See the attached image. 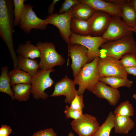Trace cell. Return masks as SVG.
<instances>
[{
    "instance_id": "cell-20",
    "label": "cell",
    "mask_w": 136,
    "mask_h": 136,
    "mask_svg": "<svg viewBox=\"0 0 136 136\" xmlns=\"http://www.w3.org/2000/svg\"><path fill=\"white\" fill-rule=\"evenodd\" d=\"M16 52L19 55L32 59L39 58L40 56L38 48L29 41H26L24 44L19 45Z\"/></svg>"
},
{
    "instance_id": "cell-29",
    "label": "cell",
    "mask_w": 136,
    "mask_h": 136,
    "mask_svg": "<svg viewBox=\"0 0 136 136\" xmlns=\"http://www.w3.org/2000/svg\"><path fill=\"white\" fill-rule=\"evenodd\" d=\"M13 13L14 19V26H17L19 25L23 10L24 6L25 0H13Z\"/></svg>"
},
{
    "instance_id": "cell-15",
    "label": "cell",
    "mask_w": 136,
    "mask_h": 136,
    "mask_svg": "<svg viewBox=\"0 0 136 136\" xmlns=\"http://www.w3.org/2000/svg\"><path fill=\"white\" fill-rule=\"evenodd\" d=\"M92 92L97 97L106 100L111 105L113 106L117 104L120 96V92L117 89L99 81Z\"/></svg>"
},
{
    "instance_id": "cell-30",
    "label": "cell",
    "mask_w": 136,
    "mask_h": 136,
    "mask_svg": "<svg viewBox=\"0 0 136 136\" xmlns=\"http://www.w3.org/2000/svg\"><path fill=\"white\" fill-rule=\"evenodd\" d=\"M120 61L124 68L136 66V53H128L123 55Z\"/></svg>"
},
{
    "instance_id": "cell-32",
    "label": "cell",
    "mask_w": 136,
    "mask_h": 136,
    "mask_svg": "<svg viewBox=\"0 0 136 136\" xmlns=\"http://www.w3.org/2000/svg\"><path fill=\"white\" fill-rule=\"evenodd\" d=\"M79 0H65L58 12L61 14L69 12L74 6L79 3Z\"/></svg>"
},
{
    "instance_id": "cell-40",
    "label": "cell",
    "mask_w": 136,
    "mask_h": 136,
    "mask_svg": "<svg viewBox=\"0 0 136 136\" xmlns=\"http://www.w3.org/2000/svg\"><path fill=\"white\" fill-rule=\"evenodd\" d=\"M131 29L132 31L133 30L136 31V21L134 26L131 28Z\"/></svg>"
},
{
    "instance_id": "cell-36",
    "label": "cell",
    "mask_w": 136,
    "mask_h": 136,
    "mask_svg": "<svg viewBox=\"0 0 136 136\" xmlns=\"http://www.w3.org/2000/svg\"><path fill=\"white\" fill-rule=\"evenodd\" d=\"M59 1V0H53L52 2L49 6L47 11L49 15H51L53 14V11L54 10V6L56 3Z\"/></svg>"
},
{
    "instance_id": "cell-1",
    "label": "cell",
    "mask_w": 136,
    "mask_h": 136,
    "mask_svg": "<svg viewBox=\"0 0 136 136\" xmlns=\"http://www.w3.org/2000/svg\"><path fill=\"white\" fill-rule=\"evenodd\" d=\"M13 1L0 0V36L8 47L13 66L15 68L18 66V58L14 50L13 39Z\"/></svg>"
},
{
    "instance_id": "cell-11",
    "label": "cell",
    "mask_w": 136,
    "mask_h": 136,
    "mask_svg": "<svg viewBox=\"0 0 136 136\" xmlns=\"http://www.w3.org/2000/svg\"><path fill=\"white\" fill-rule=\"evenodd\" d=\"M71 125L72 129L79 136H93L99 126L96 118L87 114L73 120Z\"/></svg>"
},
{
    "instance_id": "cell-31",
    "label": "cell",
    "mask_w": 136,
    "mask_h": 136,
    "mask_svg": "<svg viewBox=\"0 0 136 136\" xmlns=\"http://www.w3.org/2000/svg\"><path fill=\"white\" fill-rule=\"evenodd\" d=\"M64 113L66 118H71L77 120L80 118L83 114L82 110L73 109L66 105L65 107Z\"/></svg>"
},
{
    "instance_id": "cell-21",
    "label": "cell",
    "mask_w": 136,
    "mask_h": 136,
    "mask_svg": "<svg viewBox=\"0 0 136 136\" xmlns=\"http://www.w3.org/2000/svg\"><path fill=\"white\" fill-rule=\"evenodd\" d=\"M11 87L19 84H31L32 77L28 73L19 69L14 68L8 73Z\"/></svg>"
},
{
    "instance_id": "cell-16",
    "label": "cell",
    "mask_w": 136,
    "mask_h": 136,
    "mask_svg": "<svg viewBox=\"0 0 136 136\" xmlns=\"http://www.w3.org/2000/svg\"><path fill=\"white\" fill-rule=\"evenodd\" d=\"M112 16L109 14L98 11L92 23L89 35L102 36L107 29Z\"/></svg>"
},
{
    "instance_id": "cell-42",
    "label": "cell",
    "mask_w": 136,
    "mask_h": 136,
    "mask_svg": "<svg viewBox=\"0 0 136 136\" xmlns=\"http://www.w3.org/2000/svg\"><path fill=\"white\" fill-rule=\"evenodd\" d=\"M133 98L135 99L136 101V93L134 94L133 96Z\"/></svg>"
},
{
    "instance_id": "cell-19",
    "label": "cell",
    "mask_w": 136,
    "mask_h": 136,
    "mask_svg": "<svg viewBox=\"0 0 136 136\" xmlns=\"http://www.w3.org/2000/svg\"><path fill=\"white\" fill-rule=\"evenodd\" d=\"M72 18L86 20L90 18L96 11L87 5L79 3L72 9Z\"/></svg>"
},
{
    "instance_id": "cell-37",
    "label": "cell",
    "mask_w": 136,
    "mask_h": 136,
    "mask_svg": "<svg viewBox=\"0 0 136 136\" xmlns=\"http://www.w3.org/2000/svg\"><path fill=\"white\" fill-rule=\"evenodd\" d=\"M124 69L127 74H131L136 76V66L126 68Z\"/></svg>"
},
{
    "instance_id": "cell-27",
    "label": "cell",
    "mask_w": 136,
    "mask_h": 136,
    "mask_svg": "<svg viewBox=\"0 0 136 136\" xmlns=\"http://www.w3.org/2000/svg\"><path fill=\"white\" fill-rule=\"evenodd\" d=\"M121 18L129 27L132 28L136 21V12L128 2L122 6Z\"/></svg>"
},
{
    "instance_id": "cell-24",
    "label": "cell",
    "mask_w": 136,
    "mask_h": 136,
    "mask_svg": "<svg viewBox=\"0 0 136 136\" xmlns=\"http://www.w3.org/2000/svg\"><path fill=\"white\" fill-rule=\"evenodd\" d=\"M8 67L7 65L1 68L0 76V92L8 95L13 100L15 99L14 94L11 88L10 79L8 76Z\"/></svg>"
},
{
    "instance_id": "cell-9",
    "label": "cell",
    "mask_w": 136,
    "mask_h": 136,
    "mask_svg": "<svg viewBox=\"0 0 136 136\" xmlns=\"http://www.w3.org/2000/svg\"><path fill=\"white\" fill-rule=\"evenodd\" d=\"M72 13L71 9L67 12L61 14L56 12L45 18L48 24L53 25L58 29L62 39L68 45L72 33L71 29Z\"/></svg>"
},
{
    "instance_id": "cell-8",
    "label": "cell",
    "mask_w": 136,
    "mask_h": 136,
    "mask_svg": "<svg viewBox=\"0 0 136 136\" xmlns=\"http://www.w3.org/2000/svg\"><path fill=\"white\" fill-rule=\"evenodd\" d=\"M33 8L30 4H25L19 24L20 28L27 34L32 29L45 30L48 25L45 19H40L37 16Z\"/></svg>"
},
{
    "instance_id": "cell-12",
    "label": "cell",
    "mask_w": 136,
    "mask_h": 136,
    "mask_svg": "<svg viewBox=\"0 0 136 136\" xmlns=\"http://www.w3.org/2000/svg\"><path fill=\"white\" fill-rule=\"evenodd\" d=\"M68 46L69 54L72 60L71 67L75 78L78 75L82 67L88 63V49L79 44L69 45Z\"/></svg>"
},
{
    "instance_id": "cell-45",
    "label": "cell",
    "mask_w": 136,
    "mask_h": 136,
    "mask_svg": "<svg viewBox=\"0 0 136 136\" xmlns=\"http://www.w3.org/2000/svg\"></svg>"
},
{
    "instance_id": "cell-39",
    "label": "cell",
    "mask_w": 136,
    "mask_h": 136,
    "mask_svg": "<svg viewBox=\"0 0 136 136\" xmlns=\"http://www.w3.org/2000/svg\"><path fill=\"white\" fill-rule=\"evenodd\" d=\"M129 3L136 12V0H129Z\"/></svg>"
},
{
    "instance_id": "cell-6",
    "label": "cell",
    "mask_w": 136,
    "mask_h": 136,
    "mask_svg": "<svg viewBox=\"0 0 136 136\" xmlns=\"http://www.w3.org/2000/svg\"><path fill=\"white\" fill-rule=\"evenodd\" d=\"M52 69L49 70H38L36 74L32 77L31 84V92L35 99H46L48 97L44 92L46 89L50 87L54 82L50 76V73L54 71Z\"/></svg>"
},
{
    "instance_id": "cell-17",
    "label": "cell",
    "mask_w": 136,
    "mask_h": 136,
    "mask_svg": "<svg viewBox=\"0 0 136 136\" xmlns=\"http://www.w3.org/2000/svg\"><path fill=\"white\" fill-rule=\"evenodd\" d=\"M97 12L98 11H96L90 18L86 20H79L72 18L71 24L72 33L81 36L89 35L92 23Z\"/></svg>"
},
{
    "instance_id": "cell-25",
    "label": "cell",
    "mask_w": 136,
    "mask_h": 136,
    "mask_svg": "<svg viewBox=\"0 0 136 136\" xmlns=\"http://www.w3.org/2000/svg\"><path fill=\"white\" fill-rule=\"evenodd\" d=\"M99 81L116 89L122 87H125L130 88L131 87L133 83L132 81L127 78H123L114 77H100Z\"/></svg>"
},
{
    "instance_id": "cell-2",
    "label": "cell",
    "mask_w": 136,
    "mask_h": 136,
    "mask_svg": "<svg viewBox=\"0 0 136 136\" xmlns=\"http://www.w3.org/2000/svg\"><path fill=\"white\" fill-rule=\"evenodd\" d=\"M100 47L99 57L101 58L110 57L119 60L126 53L136 52V43L133 35L116 40L107 41Z\"/></svg>"
},
{
    "instance_id": "cell-5",
    "label": "cell",
    "mask_w": 136,
    "mask_h": 136,
    "mask_svg": "<svg viewBox=\"0 0 136 136\" xmlns=\"http://www.w3.org/2000/svg\"><path fill=\"white\" fill-rule=\"evenodd\" d=\"M108 41H109L102 36H83L72 33L68 46L69 45L77 44L86 47L88 49V63H89L92 61L96 57H100L99 47L103 44Z\"/></svg>"
},
{
    "instance_id": "cell-33",
    "label": "cell",
    "mask_w": 136,
    "mask_h": 136,
    "mask_svg": "<svg viewBox=\"0 0 136 136\" xmlns=\"http://www.w3.org/2000/svg\"><path fill=\"white\" fill-rule=\"evenodd\" d=\"M83 99V95H77L72 101L70 107L73 109L82 110L84 107Z\"/></svg>"
},
{
    "instance_id": "cell-18",
    "label": "cell",
    "mask_w": 136,
    "mask_h": 136,
    "mask_svg": "<svg viewBox=\"0 0 136 136\" xmlns=\"http://www.w3.org/2000/svg\"><path fill=\"white\" fill-rule=\"evenodd\" d=\"M135 126L134 122L130 117L115 115L114 127L115 133L127 134Z\"/></svg>"
},
{
    "instance_id": "cell-3",
    "label": "cell",
    "mask_w": 136,
    "mask_h": 136,
    "mask_svg": "<svg viewBox=\"0 0 136 136\" xmlns=\"http://www.w3.org/2000/svg\"><path fill=\"white\" fill-rule=\"evenodd\" d=\"M99 56L87 63L81 68L77 76L74 78V82L79 85L78 94L83 95L85 90L92 92L99 81L100 77L97 67Z\"/></svg>"
},
{
    "instance_id": "cell-14",
    "label": "cell",
    "mask_w": 136,
    "mask_h": 136,
    "mask_svg": "<svg viewBox=\"0 0 136 136\" xmlns=\"http://www.w3.org/2000/svg\"><path fill=\"white\" fill-rule=\"evenodd\" d=\"M80 3L88 5L95 10L105 12L112 16L121 18L122 6L109 0H79Z\"/></svg>"
},
{
    "instance_id": "cell-44",
    "label": "cell",
    "mask_w": 136,
    "mask_h": 136,
    "mask_svg": "<svg viewBox=\"0 0 136 136\" xmlns=\"http://www.w3.org/2000/svg\"><path fill=\"white\" fill-rule=\"evenodd\" d=\"M135 136H136V134H135Z\"/></svg>"
},
{
    "instance_id": "cell-38",
    "label": "cell",
    "mask_w": 136,
    "mask_h": 136,
    "mask_svg": "<svg viewBox=\"0 0 136 136\" xmlns=\"http://www.w3.org/2000/svg\"><path fill=\"white\" fill-rule=\"evenodd\" d=\"M109 1L116 4L122 6L124 5L127 3L128 2V0H110Z\"/></svg>"
},
{
    "instance_id": "cell-10",
    "label": "cell",
    "mask_w": 136,
    "mask_h": 136,
    "mask_svg": "<svg viewBox=\"0 0 136 136\" xmlns=\"http://www.w3.org/2000/svg\"><path fill=\"white\" fill-rule=\"evenodd\" d=\"M131 28L120 17L112 16L106 31L102 36L108 41L116 40L125 37L133 35Z\"/></svg>"
},
{
    "instance_id": "cell-41",
    "label": "cell",
    "mask_w": 136,
    "mask_h": 136,
    "mask_svg": "<svg viewBox=\"0 0 136 136\" xmlns=\"http://www.w3.org/2000/svg\"><path fill=\"white\" fill-rule=\"evenodd\" d=\"M67 136H75L73 133L71 131H70L69 133Z\"/></svg>"
},
{
    "instance_id": "cell-28",
    "label": "cell",
    "mask_w": 136,
    "mask_h": 136,
    "mask_svg": "<svg viewBox=\"0 0 136 136\" xmlns=\"http://www.w3.org/2000/svg\"><path fill=\"white\" fill-rule=\"evenodd\" d=\"M134 110L132 104L128 100L122 102L116 107L114 112L115 115L131 117L134 114Z\"/></svg>"
},
{
    "instance_id": "cell-22",
    "label": "cell",
    "mask_w": 136,
    "mask_h": 136,
    "mask_svg": "<svg viewBox=\"0 0 136 136\" xmlns=\"http://www.w3.org/2000/svg\"><path fill=\"white\" fill-rule=\"evenodd\" d=\"M17 58V67L19 69L28 73L32 77L36 74L39 68V63L37 60L19 55Z\"/></svg>"
},
{
    "instance_id": "cell-7",
    "label": "cell",
    "mask_w": 136,
    "mask_h": 136,
    "mask_svg": "<svg viewBox=\"0 0 136 136\" xmlns=\"http://www.w3.org/2000/svg\"><path fill=\"white\" fill-rule=\"evenodd\" d=\"M97 67L100 78L114 77L120 78H127V74L119 60L115 58L106 57L99 58Z\"/></svg>"
},
{
    "instance_id": "cell-26",
    "label": "cell",
    "mask_w": 136,
    "mask_h": 136,
    "mask_svg": "<svg viewBox=\"0 0 136 136\" xmlns=\"http://www.w3.org/2000/svg\"><path fill=\"white\" fill-rule=\"evenodd\" d=\"M115 115L112 111L109 112L105 122L100 126L93 136H110L114 127Z\"/></svg>"
},
{
    "instance_id": "cell-13",
    "label": "cell",
    "mask_w": 136,
    "mask_h": 136,
    "mask_svg": "<svg viewBox=\"0 0 136 136\" xmlns=\"http://www.w3.org/2000/svg\"><path fill=\"white\" fill-rule=\"evenodd\" d=\"M75 85L74 80L66 76L55 83L54 91L50 96L64 95L65 97V102L70 105L72 101L78 94L77 90L75 88Z\"/></svg>"
},
{
    "instance_id": "cell-35",
    "label": "cell",
    "mask_w": 136,
    "mask_h": 136,
    "mask_svg": "<svg viewBox=\"0 0 136 136\" xmlns=\"http://www.w3.org/2000/svg\"><path fill=\"white\" fill-rule=\"evenodd\" d=\"M12 131L10 126L3 124L0 128V136H9Z\"/></svg>"
},
{
    "instance_id": "cell-43",
    "label": "cell",
    "mask_w": 136,
    "mask_h": 136,
    "mask_svg": "<svg viewBox=\"0 0 136 136\" xmlns=\"http://www.w3.org/2000/svg\"><path fill=\"white\" fill-rule=\"evenodd\" d=\"M133 32H134L136 34V31H135V30H133Z\"/></svg>"
},
{
    "instance_id": "cell-4",
    "label": "cell",
    "mask_w": 136,
    "mask_h": 136,
    "mask_svg": "<svg viewBox=\"0 0 136 136\" xmlns=\"http://www.w3.org/2000/svg\"><path fill=\"white\" fill-rule=\"evenodd\" d=\"M36 46L40 52L39 65L40 70H51L55 66L63 65L65 62L64 58L57 52L53 43L39 41Z\"/></svg>"
},
{
    "instance_id": "cell-34",
    "label": "cell",
    "mask_w": 136,
    "mask_h": 136,
    "mask_svg": "<svg viewBox=\"0 0 136 136\" xmlns=\"http://www.w3.org/2000/svg\"><path fill=\"white\" fill-rule=\"evenodd\" d=\"M57 133L53 129L50 128L37 131L33 133L31 136H57Z\"/></svg>"
},
{
    "instance_id": "cell-23",
    "label": "cell",
    "mask_w": 136,
    "mask_h": 136,
    "mask_svg": "<svg viewBox=\"0 0 136 136\" xmlns=\"http://www.w3.org/2000/svg\"><path fill=\"white\" fill-rule=\"evenodd\" d=\"M31 85L28 84H17L12 87L14 99L22 101L28 100L31 92Z\"/></svg>"
}]
</instances>
